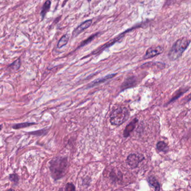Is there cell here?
<instances>
[{"label": "cell", "instance_id": "cell-1", "mask_svg": "<svg viewBox=\"0 0 191 191\" xmlns=\"http://www.w3.org/2000/svg\"><path fill=\"white\" fill-rule=\"evenodd\" d=\"M68 163L66 158L57 157L50 161V171L54 180L60 179L67 171Z\"/></svg>", "mask_w": 191, "mask_h": 191}, {"label": "cell", "instance_id": "cell-2", "mask_svg": "<svg viewBox=\"0 0 191 191\" xmlns=\"http://www.w3.org/2000/svg\"><path fill=\"white\" fill-rule=\"evenodd\" d=\"M191 43V40L187 37H182L177 40L169 52L168 57L172 61L179 59Z\"/></svg>", "mask_w": 191, "mask_h": 191}, {"label": "cell", "instance_id": "cell-3", "mask_svg": "<svg viewBox=\"0 0 191 191\" xmlns=\"http://www.w3.org/2000/svg\"><path fill=\"white\" fill-rule=\"evenodd\" d=\"M129 117V111L125 107L120 106L113 110L110 114V122L115 126L124 124Z\"/></svg>", "mask_w": 191, "mask_h": 191}, {"label": "cell", "instance_id": "cell-4", "mask_svg": "<svg viewBox=\"0 0 191 191\" xmlns=\"http://www.w3.org/2000/svg\"><path fill=\"white\" fill-rule=\"evenodd\" d=\"M145 159V157L141 154H131L127 158V163L132 169L137 168L140 162Z\"/></svg>", "mask_w": 191, "mask_h": 191}, {"label": "cell", "instance_id": "cell-5", "mask_svg": "<svg viewBox=\"0 0 191 191\" xmlns=\"http://www.w3.org/2000/svg\"><path fill=\"white\" fill-rule=\"evenodd\" d=\"M163 51H164V48L160 45L151 47L146 50V53L144 57V59H148L153 58L155 56L161 54L163 52Z\"/></svg>", "mask_w": 191, "mask_h": 191}, {"label": "cell", "instance_id": "cell-6", "mask_svg": "<svg viewBox=\"0 0 191 191\" xmlns=\"http://www.w3.org/2000/svg\"><path fill=\"white\" fill-rule=\"evenodd\" d=\"M92 20H88L87 21H85L82 24H81L78 28H77L75 30L73 31L72 33V36L73 37H76L78 36L79 34H81L84 30H86V29L88 28L90 25L92 24Z\"/></svg>", "mask_w": 191, "mask_h": 191}, {"label": "cell", "instance_id": "cell-7", "mask_svg": "<svg viewBox=\"0 0 191 191\" xmlns=\"http://www.w3.org/2000/svg\"><path fill=\"white\" fill-rule=\"evenodd\" d=\"M190 89V87H188V86L180 88L179 90L176 91L174 92V93L173 94V97H172V98L168 102L166 105H169L170 103H172L173 102L175 101L178 98H179L181 95H184L185 92L187 91H188Z\"/></svg>", "mask_w": 191, "mask_h": 191}, {"label": "cell", "instance_id": "cell-8", "mask_svg": "<svg viewBox=\"0 0 191 191\" xmlns=\"http://www.w3.org/2000/svg\"><path fill=\"white\" fill-rule=\"evenodd\" d=\"M137 122H138V120L135 118L132 121H131L126 126V127L124 130V133H123V135L124 137H128L130 135V134L134 130Z\"/></svg>", "mask_w": 191, "mask_h": 191}, {"label": "cell", "instance_id": "cell-9", "mask_svg": "<svg viewBox=\"0 0 191 191\" xmlns=\"http://www.w3.org/2000/svg\"><path fill=\"white\" fill-rule=\"evenodd\" d=\"M116 75V74H110V75L106 76L105 77H103L102 78H100V79H96L95 81H93L91 83H90V84L88 85V87H94V86H97V85H98V84H99L103 83V82H105V81H108V79L114 78Z\"/></svg>", "mask_w": 191, "mask_h": 191}, {"label": "cell", "instance_id": "cell-10", "mask_svg": "<svg viewBox=\"0 0 191 191\" xmlns=\"http://www.w3.org/2000/svg\"><path fill=\"white\" fill-rule=\"evenodd\" d=\"M147 180L150 185L154 188L155 191H160L161 185L155 177L150 176L149 177H148Z\"/></svg>", "mask_w": 191, "mask_h": 191}, {"label": "cell", "instance_id": "cell-11", "mask_svg": "<svg viewBox=\"0 0 191 191\" xmlns=\"http://www.w3.org/2000/svg\"><path fill=\"white\" fill-rule=\"evenodd\" d=\"M135 84H136V80H135V78H127L126 79L125 81L122 85L121 88L122 89H126V88L134 86L135 85Z\"/></svg>", "mask_w": 191, "mask_h": 191}, {"label": "cell", "instance_id": "cell-12", "mask_svg": "<svg viewBox=\"0 0 191 191\" xmlns=\"http://www.w3.org/2000/svg\"><path fill=\"white\" fill-rule=\"evenodd\" d=\"M156 149L159 151H162L164 153H167L169 151V147L167 144L164 141H161L156 144Z\"/></svg>", "mask_w": 191, "mask_h": 191}, {"label": "cell", "instance_id": "cell-13", "mask_svg": "<svg viewBox=\"0 0 191 191\" xmlns=\"http://www.w3.org/2000/svg\"><path fill=\"white\" fill-rule=\"evenodd\" d=\"M50 5H51V2L50 0H47V1H45L44 4L43 5L42 11H41V16L42 19L45 18L47 13L49 10Z\"/></svg>", "mask_w": 191, "mask_h": 191}, {"label": "cell", "instance_id": "cell-14", "mask_svg": "<svg viewBox=\"0 0 191 191\" xmlns=\"http://www.w3.org/2000/svg\"><path fill=\"white\" fill-rule=\"evenodd\" d=\"M69 39V36L68 34L64 35L60 38L59 41L58 42V45H57L58 48H62L64 46H65L66 44L68 43Z\"/></svg>", "mask_w": 191, "mask_h": 191}, {"label": "cell", "instance_id": "cell-15", "mask_svg": "<svg viewBox=\"0 0 191 191\" xmlns=\"http://www.w3.org/2000/svg\"><path fill=\"white\" fill-rule=\"evenodd\" d=\"M36 124L35 123H30V122H23V123H20V124H15L14 125L12 126V128L13 129H23V128H25V127H29L30 126L34 125Z\"/></svg>", "mask_w": 191, "mask_h": 191}, {"label": "cell", "instance_id": "cell-16", "mask_svg": "<svg viewBox=\"0 0 191 191\" xmlns=\"http://www.w3.org/2000/svg\"><path fill=\"white\" fill-rule=\"evenodd\" d=\"M21 66V60L20 59L15 60L12 64H11L8 68L12 69L13 70H18Z\"/></svg>", "mask_w": 191, "mask_h": 191}, {"label": "cell", "instance_id": "cell-17", "mask_svg": "<svg viewBox=\"0 0 191 191\" xmlns=\"http://www.w3.org/2000/svg\"><path fill=\"white\" fill-rule=\"evenodd\" d=\"M9 179L13 182L15 185H18V176L16 174H11L9 175Z\"/></svg>", "mask_w": 191, "mask_h": 191}, {"label": "cell", "instance_id": "cell-18", "mask_svg": "<svg viewBox=\"0 0 191 191\" xmlns=\"http://www.w3.org/2000/svg\"><path fill=\"white\" fill-rule=\"evenodd\" d=\"M97 34H94V35H92V36L89 37L87 39L85 40L84 41H83V42L81 43V45L79 46V47H83V46H84L85 45L88 44V43H90V42H92V41L94 39V38L95 37V36H97Z\"/></svg>", "mask_w": 191, "mask_h": 191}, {"label": "cell", "instance_id": "cell-19", "mask_svg": "<svg viewBox=\"0 0 191 191\" xmlns=\"http://www.w3.org/2000/svg\"><path fill=\"white\" fill-rule=\"evenodd\" d=\"M65 191H76L75 186L71 183H68L65 186Z\"/></svg>", "mask_w": 191, "mask_h": 191}, {"label": "cell", "instance_id": "cell-20", "mask_svg": "<svg viewBox=\"0 0 191 191\" xmlns=\"http://www.w3.org/2000/svg\"><path fill=\"white\" fill-rule=\"evenodd\" d=\"M45 132H46L45 130L42 129V130H40L35 131V132H29V134L31 135H36V136H41L42 135L45 134Z\"/></svg>", "mask_w": 191, "mask_h": 191}, {"label": "cell", "instance_id": "cell-21", "mask_svg": "<svg viewBox=\"0 0 191 191\" xmlns=\"http://www.w3.org/2000/svg\"><path fill=\"white\" fill-rule=\"evenodd\" d=\"M191 93H190V94H189L188 95H187V97H185V98L183 100V101L185 102V103H186V102H188V101H191Z\"/></svg>", "mask_w": 191, "mask_h": 191}, {"label": "cell", "instance_id": "cell-22", "mask_svg": "<svg viewBox=\"0 0 191 191\" xmlns=\"http://www.w3.org/2000/svg\"><path fill=\"white\" fill-rule=\"evenodd\" d=\"M2 129V125H0V131Z\"/></svg>", "mask_w": 191, "mask_h": 191}, {"label": "cell", "instance_id": "cell-23", "mask_svg": "<svg viewBox=\"0 0 191 191\" xmlns=\"http://www.w3.org/2000/svg\"><path fill=\"white\" fill-rule=\"evenodd\" d=\"M7 191H15V190H13V189H10V190H8Z\"/></svg>", "mask_w": 191, "mask_h": 191}, {"label": "cell", "instance_id": "cell-24", "mask_svg": "<svg viewBox=\"0 0 191 191\" xmlns=\"http://www.w3.org/2000/svg\"><path fill=\"white\" fill-rule=\"evenodd\" d=\"M88 2H90L91 0H88Z\"/></svg>", "mask_w": 191, "mask_h": 191}, {"label": "cell", "instance_id": "cell-25", "mask_svg": "<svg viewBox=\"0 0 191 191\" xmlns=\"http://www.w3.org/2000/svg\"></svg>", "mask_w": 191, "mask_h": 191}]
</instances>
